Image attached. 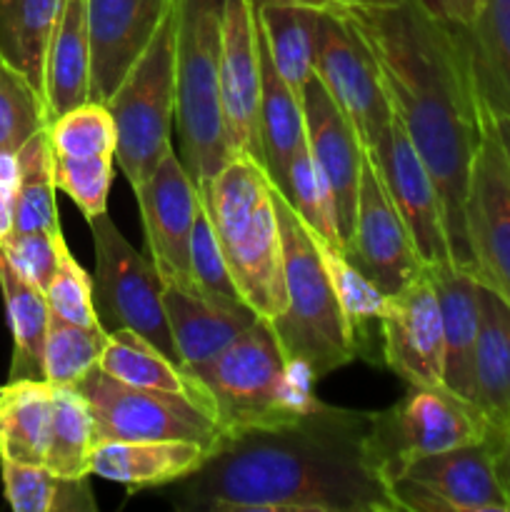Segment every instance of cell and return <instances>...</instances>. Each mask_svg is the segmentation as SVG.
Returning <instances> with one entry per match:
<instances>
[{"instance_id":"2","label":"cell","mask_w":510,"mask_h":512,"mask_svg":"<svg viewBox=\"0 0 510 512\" xmlns=\"http://www.w3.org/2000/svg\"><path fill=\"white\" fill-rule=\"evenodd\" d=\"M343 15L373 53L393 113L438 185L453 260L473 270L465 195L485 103L475 88L465 28L430 18L415 0Z\"/></svg>"},{"instance_id":"27","label":"cell","mask_w":510,"mask_h":512,"mask_svg":"<svg viewBox=\"0 0 510 512\" xmlns=\"http://www.w3.org/2000/svg\"><path fill=\"white\" fill-rule=\"evenodd\" d=\"M320 10L323 8L300 0H273V3L255 5L270 58L285 83L298 95H303V88L315 75Z\"/></svg>"},{"instance_id":"23","label":"cell","mask_w":510,"mask_h":512,"mask_svg":"<svg viewBox=\"0 0 510 512\" xmlns=\"http://www.w3.org/2000/svg\"><path fill=\"white\" fill-rule=\"evenodd\" d=\"M443 313V385L473 400V358L480 330V280L448 263L428 268Z\"/></svg>"},{"instance_id":"43","label":"cell","mask_w":510,"mask_h":512,"mask_svg":"<svg viewBox=\"0 0 510 512\" xmlns=\"http://www.w3.org/2000/svg\"><path fill=\"white\" fill-rule=\"evenodd\" d=\"M45 298H48L50 313L58 315V318L78 325H90V328H100L93 305V278L73 258V253L65 245V238L60 240L58 270H55L53 280L45 288Z\"/></svg>"},{"instance_id":"8","label":"cell","mask_w":510,"mask_h":512,"mask_svg":"<svg viewBox=\"0 0 510 512\" xmlns=\"http://www.w3.org/2000/svg\"><path fill=\"white\" fill-rule=\"evenodd\" d=\"M488 415L445 385H410L388 410L373 413L368 448L385 483L410 463L445 450L485 443L505 435Z\"/></svg>"},{"instance_id":"42","label":"cell","mask_w":510,"mask_h":512,"mask_svg":"<svg viewBox=\"0 0 510 512\" xmlns=\"http://www.w3.org/2000/svg\"><path fill=\"white\" fill-rule=\"evenodd\" d=\"M190 285L198 293L208 295V298H223V300H243L238 288H235L233 278H230L228 263H225L223 248L215 235L213 220H210L208 208L200 200L198 215H195L193 233H190ZM245 303V300H243Z\"/></svg>"},{"instance_id":"33","label":"cell","mask_w":510,"mask_h":512,"mask_svg":"<svg viewBox=\"0 0 510 512\" xmlns=\"http://www.w3.org/2000/svg\"><path fill=\"white\" fill-rule=\"evenodd\" d=\"M315 245H318V253L323 258L325 273L333 285L340 310H343L355 355L368 360V363H375V340L383 350V335L375 333V328L380 330V323H383L388 295L373 280L365 278L340 250H330L328 245L318 243V240H315Z\"/></svg>"},{"instance_id":"52","label":"cell","mask_w":510,"mask_h":512,"mask_svg":"<svg viewBox=\"0 0 510 512\" xmlns=\"http://www.w3.org/2000/svg\"><path fill=\"white\" fill-rule=\"evenodd\" d=\"M0 63H3V60H0Z\"/></svg>"},{"instance_id":"31","label":"cell","mask_w":510,"mask_h":512,"mask_svg":"<svg viewBox=\"0 0 510 512\" xmlns=\"http://www.w3.org/2000/svg\"><path fill=\"white\" fill-rule=\"evenodd\" d=\"M98 368L125 385L188 395L210 413L205 390L143 335L130 333V330L108 333V343H105Z\"/></svg>"},{"instance_id":"5","label":"cell","mask_w":510,"mask_h":512,"mask_svg":"<svg viewBox=\"0 0 510 512\" xmlns=\"http://www.w3.org/2000/svg\"><path fill=\"white\" fill-rule=\"evenodd\" d=\"M273 200L283 238L288 308L280 318L270 320V325L283 345L285 358L308 368L310 375L320 380L353 363L358 355L315 238L275 185Z\"/></svg>"},{"instance_id":"30","label":"cell","mask_w":510,"mask_h":512,"mask_svg":"<svg viewBox=\"0 0 510 512\" xmlns=\"http://www.w3.org/2000/svg\"><path fill=\"white\" fill-rule=\"evenodd\" d=\"M465 43L480 100L493 115H510V0H485Z\"/></svg>"},{"instance_id":"49","label":"cell","mask_w":510,"mask_h":512,"mask_svg":"<svg viewBox=\"0 0 510 512\" xmlns=\"http://www.w3.org/2000/svg\"><path fill=\"white\" fill-rule=\"evenodd\" d=\"M495 128H498L500 143H503L505 158L510 163V115H495Z\"/></svg>"},{"instance_id":"17","label":"cell","mask_w":510,"mask_h":512,"mask_svg":"<svg viewBox=\"0 0 510 512\" xmlns=\"http://www.w3.org/2000/svg\"><path fill=\"white\" fill-rule=\"evenodd\" d=\"M145 243L163 283L190 285V233L200 205V190L173 150L135 188Z\"/></svg>"},{"instance_id":"4","label":"cell","mask_w":510,"mask_h":512,"mask_svg":"<svg viewBox=\"0 0 510 512\" xmlns=\"http://www.w3.org/2000/svg\"><path fill=\"white\" fill-rule=\"evenodd\" d=\"M220 440L303 418L320 403L308 368L290 363L270 320L258 318L195 378Z\"/></svg>"},{"instance_id":"22","label":"cell","mask_w":510,"mask_h":512,"mask_svg":"<svg viewBox=\"0 0 510 512\" xmlns=\"http://www.w3.org/2000/svg\"><path fill=\"white\" fill-rule=\"evenodd\" d=\"M213 450L195 440H100L90 475L135 490L175 485L198 473Z\"/></svg>"},{"instance_id":"19","label":"cell","mask_w":510,"mask_h":512,"mask_svg":"<svg viewBox=\"0 0 510 512\" xmlns=\"http://www.w3.org/2000/svg\"><path fill=\"white\" fill-rule=\"evenodd\" d=\"M173 0H90V98L108 103L153 43Z\"/></svg>"},{"instance_id":"18","label":"cell","mask_w":510,"mask_h":512,"mask_svg":"<svg viewBox=\"0 0 510 512\" xmlns=\"http://www.w3.org/2000/svg\"><path fill=\"white\" fill-rule=\"evenodd\" d=\"M383 365L408 385H443V313L428 265L398 293L388 295Z\"/></svg>"},{"instance_id":"28","label":"cell","mask_w":510,"mask_h":512,"mask_svg":"<svg viewBox=\"0 0 510 512\" xmlns=\"http://www.w3.org/2000/svg\"><path fill=\"white\" fill-rule=\"evenodd\" d=\"M0 293L13 335L10 380H45L43 350L50 325V305L45 290L18 273L0 250Z\"/></svg>"},{"instance_id":"14","label":"cell","mask_w":510,"mask_h":512,"mask_svg":"<svg viewBox=\"0 0 510 512\" xmlns=\"http://www.w3.org/2000/svg\"><path fill=\"white\" fill-rule=\"evenodd\" d=\"M365 153L378 168L385 190L398 208L420 260L428 268L455 263L438 185H435L425 160L415 150L413 140L405 133L398 115H393L388 130Z\"/></svg>"},{"instance_id":"13","label":"cell","mask_w":510,"mask_h":512,"mask_svg":"<svg viewBox=\"0 0 510 512\" xmlns=\"http://www.w3.org/2000/svg\"><path fill=\"white\" fill-rule=\"evenodd\" d=\"M465 233L473 255L470 273L510 303V163L488 105L470 165Z\"/></svg>"},{"instance_id":"47","label":"cell","mask_w":510,"mask_h":512,"mask_svg":"<svg viewBox=\"0 0 510 512\" xmlns=\"http://www.w3.org/2000/svg\"><path fill=\"white\" fill-rule=\"evenodd\" d=\"M300 3H310L315 8L323 10H358V8H385V5H398L403 0H300Z\"/></svg>"},{"instance_id":"46","label":"cell","mask_w":510,"mask_h":512,"mask_svg":"<svg viewBox=\"0 0 510 512\" xmlns=\"http://www.w3.org/2000/svg\"><path fill=\"white\" fill-rule=\"evenodd\" d=\"M423 13L455 28H470L485 0H415Z\"/></svg>"},{"instance_id":"37","label":"cell","mask_w":510,"mask_h":512,"mask_svg":"<svg viewBox=\"0 0 510 512\" xmlns=\"http://www.w3.org/2000/svg\"><path fill=\"white\" fill-rule=\"evenodd\" d=\"M278 190L290 200L298 218L303 220V225L318 243L343 253V235H340L338 228L333 188H330L325 173L310 155L308 140H303L293 158H290L285 180Z\"/></svg>"},{"instance_id":"15","label":"cell","mask_w":510,"mask_h":512,"mask_svg":"<svg viewBox=\"0 0 510 512\" xmlns=\"http://www.w3.org/2000/svg\"><path fill=\"white\" fill-rule=\"evenodd\" d=\"M220 105L230 158L245 155L265 168L260 140V45L253 0H223L220 20Z\"/></svg>"},{"instance_id":"50","label":"cell","mask_w":510,"mask_h":512,"mask_svg":"<svg viewBox=\"0 0 510 512\" xmlns=\"http://www.w3.org/2000/svg\"><path fill=\"white\" fill-rule=\"evenodd\" d=\"M263 3H273V0H253V5H263Z\"/></svg>"},{"instance_id":"12","label":"cell","mask_w":510,"mask_h":512,"mask_svg":"<svg viewBox=\"0 0 510 512\" xmlns=\"http://www.w3.org/2000/svg\"><path fill=\"white\" fill-rule=\"evenodd\" d=\"M315 78L355 125L365 150L373 148L393 120V105L373 53L338 10H320Z\"/></svg>"},{"instance_id":"20","label":"cell","mask_w":510,"mask_h":512,"mask_svg":"<svg viewBox=\"0 0 510 512\" xmlns=\"http://www.w3.org/2000/svg\"><path fill=\"white\" fill-rule=\"evenodd\" d=\"M305 140L313 160L328 178L338 213V228L343 243L353 228L358 205L360 178L365 165V145L340 105L330 98L318 78H310L303 88Z\"/></svg>"},{"instance_id":"1","label":"cell","mask_w":510,"mask_h":512,"mask_svg":"<svg viewBox=\"0 0 510 512\" xmlns=\"http://www.w3.org/2000/svg\"><path fill=\"white\" fill-rule=\"evenodd\" d=\"M373 413L333 408L223 438L208 463L175 483L190 512H398L368 448Z\"/></svg>"},{"instance_id":"16","label":"cell","mask_w":510,"mask_h":512,"mask_svg":"<svg viewBox=\"0 0 510 512\" xmlns=\"http://www.w3.org/2000/svg\"><path fill=\"white\" fill-rule=\"evenodd\" d=\"M343 255L385 295L403 290L425 268L368 153L353 228L343 243Z\"/></svg>"},{"instance_id":"39","label":"cell","mask_w":510,"mask_h":512,"mask_svg":"<svg viewBox=\"0 0 510 512\" xmlns=\"http://www.w3.org/2000/svg\"><path fill=\"white\" fill-rule=\"evenodd\" d=\"M48 138L55 155L63 158H90V155H115L118 133L113 113L100 100H85L48 125Z\"/></svg>"},{"instance_id":"26","label":"cell","mask_w":510,"mask_h":512,"mask_svg":"<svg viewBox=\"0 0 510 512\" xmlns=\"http://www.w3.org/2000/svg\"><path fill=\"white\" fill-rule=\"evenodd\" d=\"M260 45V140H263L265 170L275 188L285 180L290 158L305 140L303 95L295 93L275 68L258 25Z\"/></svg>"},{"instance_id":"7","label":"cell","mask_w":510,"mask_h":512,"mask_svg":"<svg viewBox=\"0 0 510 512\" xmlns=\"http://www.w3.org/2000/svg\"><path fill=\"white\" fill-rule=\"evenodd\" d=\"M175 38H178V0H173L163 25L138 63L128 70L105 105L115 120V163L138 188L173 150L175 128Z\"/></svg>"},{"instance_id":"3","label":"cell","mask_w":510,"mask_h":512,"mask_svg":"<svg viewBox=\"0 0 510 512\" xmlns=\"http://www.w3.org/2000/svg\"><path fill=\"white\" fill-rule=\"evenodd\" d=\"M198 190L240 298L260 318H280L288 308V293L283 238L268 170L253 158L233 155Z\"/></svg>"},{"instance_id":"38","label":"cell","mask_w":510,"mask_h":512,"mask_svg":"<svg viewBox=\"0 0 510 512\" xmlns=\"http://www.w3.org/2000/svg\"><path fill=\"white\" fill-rule=\"evenodd\" d=\"M108 333L103 328L70 323L50 313L43 350V378L50 385H75L93 373L103 358Z\"/></svg>"},{"instance_id":"25","label":"cell","mask_w":510,"mask_h":512,"mask_svg":"<svg viewBox=\"0 0 510 512\" xmlns=\"http://www.w3.org/2000/svg\"><path fill=\"white\" fill-rule=\"evenodd\" d=\"M90 0H63L45 65V103L50 123L90 100Z\"/></svg>"},{"instance_id":"35","label":"cell","mask_w":510,"mask_h":512,"mask_svg":"<svg viewBox=\"0 0 510 512\" xmlns=\"http://www.w3.org/2000/svg\"><path fill=\"white\" fill-rule=\"evenodd\" d=\"M3 493L15 512H95L88 478H63L45 465L0 460Z\"/></svg>"},{"instance_id":"45","label":"cell","mask_w":510,"mask_h":512,"mask_svg":"<svg viewBox=\"0 0 510 512\" xmlns=\"http://www.w3.org/2000/svg\"><path fill=\"white\" fill-rule=\"evenodd\" d=\"M18 153L0 150V240L15 230V193H18Z\"/></svg>"},{"instance_id":"10","label":"cell","mask_w":510,"mask_h":512,"mask_svg":"<svg viewBox=\"0 0 510 512\" xmlns=\"http://www.w3.org/2000/svg\"><path fill=\"white\" fill-rule=\"evenodd\" d=\"M75 388L88 400L100 440H195L218 445L213 415L193 398L125 385L95 368Z\"/></svg>"},{"instance_id":"41","label":"cell","mask_w":510,"mask_h":512,"mask_svg":"<svg viewBox=\"0 0 510 512\" xmlns=\"http://www.w3.org/2000/svg\"><path fill=\"white\" fill-rule=\"evenodd\" d=\"M115 155L63 158L53 153L55 185L80 208L85 220L108 213V193L113 183Z\"/></svg>"},{"instance_id":"11","label":"cell","mask_w":510,"mask_h":512,"mask_svg":"<svg viewBox=\"0 0 510 512\" xmlns=\"http://www.w3.org/2000/svg\"><path fill=\"white\" fill-rule=\"evenodd\" d=\"M505 435L410 463L390 480L398 512H510L495 468Z\"/></svg>"},{"instance_id":"48","label":"cell","mask_w":510,"mask_h":512,"mask_svg":"<svg viewBox=\"0 0 510 512\" xmlns=\"http://www.w3.org/2000/svg\"><path fill=\"white\" fill-rule=\"evenodd\" d=\"M495 468H498L500 483H503L505 493H508L510 498V428L508 433H505L503 443H500L498 453H495Z\"/></svg>"},{"instance_id":"51","label":"cell","mask_w":510,"mask_h":512,"mask_svg":"<svg viewBox=\"0 0 510 512\" xmlns=\"http://www.w3.org/2000/svg\"><path fill=\"white\" fill-rule=\"evenodd\" d=\"M0 393H3V385H0Z\"/></svg>"},{"instance_id":"29","label":"cell","mask_w":510,"mask_h":512,"mask_svg":"<svg viewBox=\"0 0 510 512\" xmlns=\"http://www.w3.org/2000/svg\"><path fill=\"white\" fill-rule=\"evenodd\" d=\"M53 385L48 380H10L0 393V460L45 465Z\"/></svg>"},{"instance_id":"32","label":"cell","mask_w":510,"mask_h":512,"mask_svg":"<svg viewBox=\"0 0 510 512\" xmlns=\"http://www.w3.org/2000/svg\"><path fill=\"white\" fill-rule=\"evenodd\" d=\"M63 0H0V60L45 95V65Z\"/></svg>"},{"instance_id":"40","label":"cell","mask_w":510,"mask_h":512,"mask_svg":"<svg viewBox=\"0 0 510 512\" xmlns=\"http://www.w3.org/2000/svg\"><path fill=\"white\" fill-rule=\"evenodd\" d=\"M50 125L45 95L10 65L0 63V150L18 153Z\"/></svg>"},{"instance_id":"44","label":"cell","mask_w":510,"mask_h":512,"mask_svg":"<svg viewBox=\"0 0 510 512\" xmlns=\"http://www.w3.org/2000/svg\"><path fill=\"white\" fill-rule=\"evenodd\" d=\"M60 240H63L60 230H55V233H45V230L10 233L8 238L0 240V250L23 278L45 290L53 280L55 270H58Z\"/></svg>"},{"instance_id":"36","label":"cell","mask_w":510,"mask_h":512,"mask_svg":"<svg viewBox=\"0 0 510 512\" xmlns=\"http://www.w3.org/2000/svg\"><path fill=\"white\" fill-rule=\"evenodd\" d=\"M18 193H15V230L13 233H55L60 230L58 203H55L53 145L48 128L35 133L18 150Z\"/></svg>"},{"instance_id":"34","label":"cell","mask_w":510,"mask_h":512,"mask_svg":"<svg viewBox=\"0 0 510 512\" xmlns=\"http://www.w3.org/2000/svg\"><path fill=\"white\" fill-rule=\"evenodd\" d=\"M98 445L93 413L78 388L53 385V418H50L45 468L63 478H90V460Z\"/></svg>"},{"instance_id":"24","label":"cell","mask_w":510,"mask_h":512,"mask_svg":"<svg viewBox=\"0 0 510 512\" xmlns=\"http://www.w3.org/2000/svg\"><path fill=\"white\" fill-rule=\"evenodd\" d=\"M473 403L495 428H510V303L483 283L473 358Z\"/></svg>"},{"instance_id":"6","label":"cell","mask_w":510,"mask_h":512,"mask_svg":"<svg viewBox=\"0 0 510 512\" xmlns=\"http://www.w3.org/2000/svg\"><path fill=\"white\" fill-rule=\"evenodd\" d=\"M223 0H178L175 38V133L185 170L198 188L230 160L220 105Z\"/></svg>"},{"instance_id":"21","label":"cell","mask_w":510,"mask_h":512,"mask_svg":"<svg viewBox=\"0 0 510 512\" xmlns=\"http://www.w3.org/2000/svg\"><path fill=\"white\" fill-rule=\"evenodd\" d=\"M163 303L180 365L193 380L260 318L243 300L208 298L178 283H165Z\"/></svg>"},{"instance_id":"9","label":"cell","mask_w":510,"mask_h":512,"mask_svg":"<svg viewBox=\"0 0 510 512\" xmlns=\"http://www.w3.org/2000/svg\"><path fill=\"white\" fill-rule=\"evenodd\" d=\"M95 248L93 305L105 333L130 330L143 335L180 365L163 303V278L153 260L133 248L108 213L88 220ZM183 368V365H180Z\"/></svg>"}]
</instances>
